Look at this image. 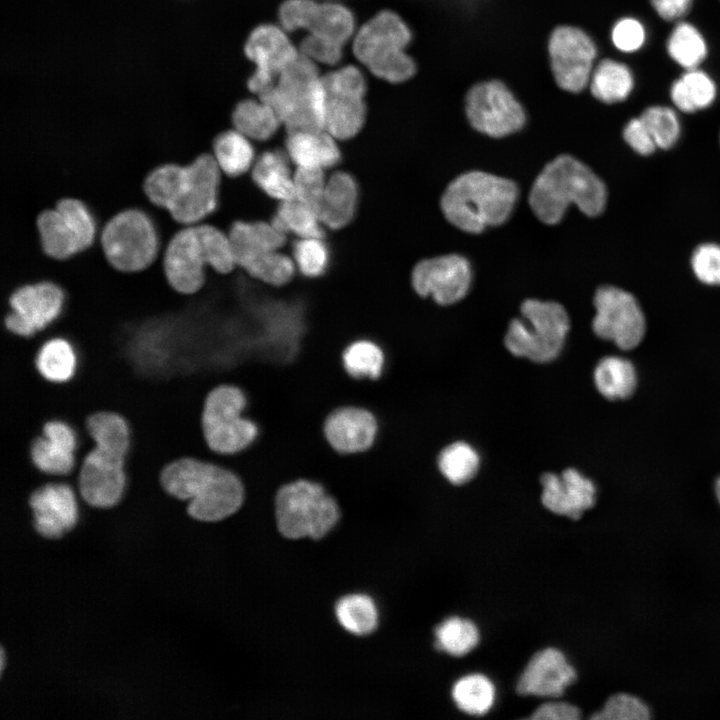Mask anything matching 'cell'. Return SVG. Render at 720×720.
<instances>
[{
    "label": "cell",
    "mask_w": 720,
    "mask_h": 720,
    "mask_svg": "<svg viewBox=\"0 0 720 720\" xmlns=\"http://www.w3.org/2000/svg\"><path fill=\"white\" fill-rule=\"evenodd\" d=\"M247 397L242 389L222 384L207 395L202 412V429L212 451L235 454L250 446L258 436L257 424L243 416Z\"/></svg>",
    "instance_id": "10"
},
{
    "label": "cell",
    "mask_w": 720,
    "mask_h": 720,
    "mask_svg": "<svg viewBox=\"0 0 720 720\" xmlns=\"http://www.w3.org/2000/svg\"><path fill=\"white\" fill-rule=\"evenodd\" d=\"M580 717V710L576 706L565 702H550L539 706L529 718L543 720H576Z\"/></svg>",
    "instance_id": "55"
},
{
    "label": "cell",
    "mask_w": 720,
    "mask_h": 720,
    "mask_svg": "<svg viewBox=\"0 0 720 720\" xmlns=\"http://www.w3.org/2000/svg\"><path fill=\"white\" fill-rule=\"evenodd\" d=\"M341 514L337 499L317 481L294 480L282 485L275 495V522L289 539H320L337 525Z\"/></svg>",
    "instance_id": "5"
},
{
    "label": "cell",
    "mask_w": 720,
    "mask_h": 720,
    "mask_svg": "<svg viewBox=\"0 0 720 720\" xmlns=\"http://www.w3.org/2000/svg\"><path fill=\"white\" fill-rule=\"evenodd\" d=\"M243 268L254 278L274 286L287 284L295 272L292 260L277 250L258 255Z\"/></svg>",
    "instance_id": "44"
},
{
    "label": "cell",
    "mask_w": 720,
    "mask_h": 720,
    "mask_svg": "<svg viewBox=\"0 0 720 720\" xmlns=\"http://www.w3.org/2000/svg\"><path fill=\"white\" fill-rule=\"evenodd\" d=\"M623 137L628 145L640 155H650L657 148L641 117L633 118L626 124Z\"/></svg>",
    "instance_id": "54"
},
{
    "label": "cell",
    "mask_w": 720,
    "mask_h": 720,
    "mask_svg": "<svg viewBox=\"0 0 720 720\" xmlns=\"http://www.w3.org/2000/svg\"><path fill=\"white\" fill-rule=\"evenodd\" d=\"M465 111L475 130L495 138L519 131L526 122L523 106L498 80L472 86L465 97Z\"/></svg>",
    "instance_id": "12"
},
{
    "label": "cell",
    "mask_w": 720,
    "mask_h": 720,
    "mask_svg": "<svg viewBox=\"0 0 720 720\" xmlns=\"http://www.w3.org/2000/svg\"><path fill=\"white\" fill-rule=\"evenodd\" d=\"M4 658H5V654H4L3 648H1V654H0V664H1L0 671L1 672H3V670H4Z\"/></svg>",
    "instance_id": "58"
},
{
    "label": "cell",
    "mask_w": 720,
    "mask_h": 720,
    "mask_svg": "<svg viewBox=\"0 0 720 720\" xmlns=\"http://www.w3.org/2000/svg\"><path fill=\"white\" fill-rule=\"evenodd\" d=\"M293 256L299 271L307 277L323 275L330 263L328 246L321 238H302L293 245Z\"/></svg>",
    "instance_id": "46"
},
{
    "label": "cell",
    "mask_w": 720,
    "mask_h": 720,
    "mask_svg": "<svg viewBox=\"0 0 720 720\" xmlns=\"http://www.w3.org/2000/svg\"><path fill=\"white\" fill-rule=\"evenodd\" d=\"M346 372L355 379L376 380L385 368V353L380 345L369 339H358L343 352Z\"/></svg>",
    "instance_id": "37"
},
{
    "label": "cell",
    "mask_w": 720,
    "mask_h": 720,
    "mask_svg": "<svg viewBox=\"0 0 720 720\" xmlns=\"http://www.w3.org/2000/svg\"><path fill=\"white\" fill-rule=\"evenodd\" d=\"M471 280L469 261L457 254L422 260L412 272V285L417 294L431 296L440 305L454 304L463 299Z\"/></svg>",
    "instance_id": "18"
},
{
    "label": "cell",
    "mask_w": 720,
    "mask_h": 720,
    "mask_svg": "<svg viewBox=\"0 0 720 720\" xmlns=\"http://www.w3.org/2000/svg\"><path fill=\"white\" fill-rule=\"evenodd\" d=\"M520 311L521 317L510 322L505 334L508 351L536 363L555 360L570 328L565 308L554 301L527 299Z\"/></svg>",
    "instance_id": "7"
},
{
    "label": "cell",
    "mask_w": 720,
    "mask_h": 720,
    "mask_svg": "<svg viewBox=\"0 0 720 720\" xmlns=\"http://www.w3.org/2000/svg\"><path fill=\"white\" fill-rule=\"evenodd\" d=\"M65 302V290L53 280L24 283L16 287L8 298L5 326L15 335L31 337L59 318Z\"/></svg>",
    "instance_id": "13"
},
{
    "label": "cell",
    "mask_w": 720,
    "mask_h": 720,
    "mask_svg": "<svg viewBox=\"0 0 720 720\" xmlns=\"http://www.w3.org/2000/svg\"><path fill=\"white\" fill-rule=\"evenodd\" d=\"M548 55L553 77L561 89L578 93L589 84L597 49L582 29L556 27L548 40Z\"/></svg>",
    "instance_id": "15"
},
{
    "label": "cell",
    "mask_w": 720,
    "mask_h": 720,
    "mask_svg": "<svg viewBox=\"0 0 720 720\" xmlns=\"http://www.w3.org/2000/svg\"><path fill=\"white\" fill-rule=\"evenodd\" d=\"M359 190L354 177L345 172L335 173L326 183L318 210L322 224L339 229L353 219L358 203Z\"/></svg>",
    "instance_id": "25"
},
{
    "label": "cell",
    "mask_w": 720,
    "mask_h": 720,
    "mask_svg": "<svg viewBox=\"0 0 720 720\" xmlns=\"http://www.w3.org/2000/svg\"><path fill=\"white\" fill-rule=\"evenodd\" d=\"M205 265L195 225L184 226L174 233L162 259L168 285L179 294L198 293L205 284Z\"/></svg>",
    "instance_id": "19"
},
{
    "label": "cell",
    "mask_w": 720,
    "mask_h": 720,
    "mask_svg": "<svg viewBox=\"0 0 720 720\" xmlns=\"http://www.w3.org/2000/svg\"><path fill=\"white\" fill-rule=\"evenodd\" d=\"M317 2L314 0H286L279 9V20L285 31L307 29Z\"/></svg>",
    "instance_id": "51"
},
{
    "label": "cell",
    "mask_w": 720,
    "mask_h": 720,
    "mask_svg": "<svg viewBox=\"0 0 720 720\" xmlns=\"http://www.w3.org/2000/svg\"><path fill=\"white\" fill-rule=\"evenodd\" d=\"M35 227L40 248L55 261H65L88 250L97 234L96 219L87 204L70 196L43 209L36 217Z\"/></svg>",
    "instance_id": "9"
},
{
    "label": "cell",
    "mask_w": 720,
    "mask_h": 720,
    "mask_svg": "<svg viewBox=\"0 0 720 720\" xmlns=\"http://www.w3.org/2000/svg\"><path fill=\"white\" fill-rule=\"evenodd\" d=\"M228 236L236 264L242 267L262 253L278 250L286 240L284 232L265 222H235Z\"/></svg>",
    "instance_id": "24"
},
{
    "label": "cell",
    "mask_w": 720,
    "mask_h": 720,
    "mask_svg": "<svg viewBox=\"0 0 720 720\" xmlns=\"http://www.w3.org/2000/svg\"><path fill=\"white\" fill-rule=\"evenodd\" d=\"M160 482L167 494L188 501V516L200 523L229 519L245 500L244 484L235 472L194 457L167 464L161 471Z\"/></svg>",
    "instance_id": "1"
},
{
    "label": "cell",
    "mask_w": 720,
    "mask_h": 720,
    "mask_svg": "<svg viewBox=\"0 0 720 720\" xmlns=\"http://www.w3.org/2000/svg\"><path fill=\"white\" fill-rule=\"evenodd\" d=\"M195 227L206 265L218 273H229L237 265L229 236L210 224Z\"/></svg>",
    "instance_id": "43"
},
{
    "label": "cell",
    "mask_w": 720,
    "mask_h": 720,
    "mask_svg": "<svg viewBox=\"0 0 720 720\" xmlns=\"http://www.w3.org/2000/svg\"><path fill=\"white\" fill-rule=\"evenodd\" d=\"M606 200L603 181L588 166L567 154L543 168L529 195L532 211L548 225L561 221L572 204L587 216H597L604 210Z\"/></svg>",
    "instance_id": "2"
},
{
    "label": "cell",
    "mask_w": 720,
    "mask_h": 720,
    "mask_svg": "<svg viewBox=\"0 0 720 720\" xmlns=\"http://www.w3.org/2000/svg\"><path fill=\"white\" fill-rule=\"evenodd\" d=\"M40 375L53 383L69 381L75 374L77 354L71 342L64 337L56 336L45 341L35 360Z\"/></svg>",
    "instance_id": "29"
},
{
    "label": "cell",
    "mask_w": 720,
    "mask_h": 720,
    "mask_svg": "<svg viewBox=\"0 0 720 720\" xmlns=\"http://www.w3.org/2000/svg\"><path fill=\"white\" fill-rule=\"evenodd\" d=\"M695 276L708 285L720 284V246L705 243L698 246L691 258Z\"/></svg>",
    "instance_id": "49"
},
{
    "label": "cell",
    "mask_w": 720,
    "mask_h": 720,
    "mask_svg": "<svg viewBox=\"0 0 720 720\" xmlns=\"http://www.w3.org/2000/svg\"><path fill=\"white\" fill-rule=\"evenodd\" d=\"M589 85L596 99L613 104L628 97L633 88V76L625 64L604 59L594 67Z\"/></svg>",
    "instance_id": "30"
},
{
    "label": "cell",
    "mask_w": 720,
    "mask_h": 720,
    "mask_svg": "<svg viewBox=\"0 0 720 720\" xmlns=\"http://www.w3.org/2000/svg\"><path fill=\"white\" fill-rule=\"evenodd\" d=\"M323 430L333 449L342 454H355L373 446L378 421L373 412L366 408L341 406L327 416Z\"/></svg>",
    "instance_id": "20"
},
{
    "label": "cell",
    "mask_w": 720,
    "mask_h": 720,
    "mask_svg": "<svg viewBox=\"0 0 720 720\" xmlns=\"http://www.w3.org/2000/svg\"><path fill=\"white\" fill-rule=\"evenodd\" d=\"M670 95L679 110L692 113L712 104L716 87L706 73L691 69L672 84Z\"/></svg>",
    "instance_id": "34"
},
{
    "label": "cell",
    "mask_w": 720,
    "mask_h": 720,
    "mask_svg": "<svg viewBox=\"0 0 720 720\" xmlns=\"http://www.w3.org/2000/svg\"><path fill=\"white\" fill-rule=\"evenodd\" d=\"M452 697L460 710L471 715H483L495 700V687L484 675L470 674L453 686Z\"/></svg>",
    "instance_id": "39"
},
{
    "label": "cell",
    "mask_w": 720,
    "mask_h": 720,
    "mask_svg": "<svg viewBox=\"0 0 720 720\" xmlns=\"http://www.w3.org/2000/svg\"><path fill=\"white\" fill-rule=\"evenodd\" d=\"M293 180L295 199L311 208L318 215L326 187L323 169L298 167Z\"/></svg>",
    "instance_id": "48"
},
{
    "label": "cell",
    "mask_w": 720,
    "mask_h": 720,
    "mask_svg": "<svg viewBox=\"0 0 720 720\" xmlns=\"http://www.w3.org/2000/svg\"><path fill=\"white\" fill-rule=\"evenodd\" d=\"M221 170L213 155L203 153L184 164L176 195L167 209L174 222L199 224L218 207Z\"/></svg>",
    "instance_id": "11"
},
{
    "label": "cell",
    "mask_w": 720,
    "mask_h": 720,
    "mask_svg": "<svg viewBox=\"0 0 720 720\" xmlns=\"http://www.w3.org/2000/svg\"><path fill=\"white\" fill-rule=\"evenodd\" d=\"M252 177L262 191L275 199L289 201L296 198L288 158L279 150L264 152L255 163Z\"/></svg>",
    "instance_id": "28"
},
{
    "label": "cell",
    "mask_w": 720,
    "mask_h": 720,
    "mask_svg": "<svg viewBox=\"0 0 720 720\" xmlns=\"http://www.w3.org/2000/svg\"><path fill=\"white\" fill-rule=\"evenodd\" d=\"M106 262L122 273L144 272L156 260L160 239L152 218L140 208H124L114 213L100 234Z\"/></svg>",
    "instance_id": "8"
},
{
    "label": "cell",
    "mask_w": 720,
    "mask_h": 720,
    "mask_svg": "<svg viewBox=\"0 0 720 720\" xmlns=\"http://www.w3.org/2000/svg\"><path fill=\"white\" fill-rule=\"evenodd\" d=\"M518 193L516 183L510 179L469 171L447 186L440 205L451 224L468 233H480L508 219Z\"/></svg>",
    "instance_id": "3"
},
{
    "label": "cell",
    "mask_w": 720,
    "mask_h": 720,
    "mask_svg": "<svg viewBox=\"0 0 720 720\" xmlns=\"http://www.w3.org/2000/svg\"><path fill=\"white\" fill-rule=\"evenodd\" d=\"M641 119L648 128L657 148L668 149L679 138L680 124L676 113L664 106H650L643 111Z\"/></svg>",
    "instance_id": "45"
},
{
    "label": "cell",
    "mask_w": 720,
    "mask_h": 720,
    "mask_svg": "<svg viewBox=\"0 0 720 720\" xmlns=\"http://www.w3.org/2000/svg\"><path fill=\"white\" fill-rule=\"evenodd\" d=\"M542 485V504L551 512L579 519L595 503L596 487L578 470L568 468L560 475L544 473Z\"/></svg>",
    "instance_id": "21"
},
{
    "label": "cell",
    "mask_w": 720,
    "mask_h": 720,
    "mask_svg": "<svg viewBox=\"0 0 720 720\" xmlns=\"http://www.w3.org/2000/svg\"><path fill=\"white\" fill-rule=\"evenodd\" d=\"M611 37L617 49L623 52H633L642 46L645 31L639 21L633 18H623L614 25Z\"/></svg>",
    "instance_id": "53"
},
{
    "label": "cell",
    "mask_w": 720,
    "mask_h": 720,
    "mask_svg": "<svg viewBox=\"0 0 720 720\" xmlns=\"http://www.w3.org/2000/svg\"><path fill=\"white\" fill-rule=\"evenodd\" d=\"M245 53L256 65L248 79V87L260 96L276 83L281 72L299 55V50L283 29L264 24L249 35Z\"/></svg>",
    "instance_id": "17"
},
{
    "label": "cell",
    "mask_w": 720,
    "mask_h": 720,
    "mask_svg": "<svg viewBox=\"0 0 720 720\" xmlns=\"http://www.w3.org/2000/svg\"><path fill=\"white\" fill-rule=\"evenodd\" d=\"M335 614L346 631L358 636L372 633L378 624L376 604L365 594L342 597L335 606Z\"/></svg>",
    "instance_id": "36"
},
{
    "label": "cell",
    "mask_w": 720,
    "mask_h": 720,
    "mask_svg": "<svg viewBox=\"0 0 720 720\" xmlns=\"http://www.w3.org/2000/svg\"><path fill=\"white\" fill-rule=\"evenodd\" d=\"M272 223L282 232H292L302 238H322L324 236L318 215L297 199L282 201Z\"/></svg>",
    "instance_id": "40"
},
{
    "label": "cell",
    "mask_w": 720,
    "mask_h": 720,
    "mask_svg": "<svg viewBox=\"0 0 720 720\" xmlns=\"http://www.w3.org/2000/svg\"><path fill=\"white\" fill-rule=\"evenodd\" d=\"M237 130L219 134L213 143V156L222 172L231 177L245 173L254 160V149Z\"/></svg>",
    "instance_id": "35"
},
{
    "label": "cell",
    "mask_w": 720,
    "mask_h": 720,
    "mask_svg": "<svg viewBox=\"0 0 720 720\" xmlns=\"http://www.w3.org/2000/svg\"><path fill=\"white\" fill-rule=\"evenodd\" d=\"M480 458L468 443L458 441L445 447L439 454L437 466L441 474L452 484L462 485L477 474Z\"/></svg>",
    "instance_id": "38"
},
{
    "label": "cell",
    "mask_w": 720,
    "mask_h": 720,
    "mask_svg": "<svg viewBox=\"0 0 720 720\" xmlns=\"http://www.w3.org/2000/svg\"><path fill=\"white\" fill-rule=\"evenodd\" d=\"M343 46L308 34L300 43L299 52L313 62L334 65L342 58Z\"/></svg>",
    "instance_id": "52"
},
{
    "label": "cell",
    "mask_w": 720,
    "mask_h": 720,
    "mask_svg": "<svg viewBox=\"0 0 720 720\" xmlns=\"http://www.w3.org/2000/svg\"><path fill=\"white\" fill-rule=\"evenodd\" d=\"M667 50L670 57L687 70L695 69L707 53L704 38L690 23H679L673 29Z\"/></svg>",
    "instance_id": "42"
},
{
    "label": "cell",
    "mask_w": 720,
    "mask_h": 720,
    "mask_svg": "<svg viewBox=\"0 0 720 720\" xmlns=\"http://www.w3.org/2000/svg\"><path fill=\"white\" fill-rule=\"evenodd\" d=\"M259 99L272 107L288 132L325 130L322 78L316 63L300 52Z\"/></svg>",
    "instance_id": "4"
},
{
    "label": "cell",
    "mask_w": 720,
    "mask_h": 720,
    "mask_svg": "<svg viewBox=\"0 0 720 720\" xmlns=\"http://www.w3.org/2000/svg\"><path fill=\"white\" fill-rule=\"evenodd\" d=\"M287 154L298 167L325 169L337 165L341 152L329 133L295 131L286 140Z\"/></svg>",
    "instance_id": "26"
},
{
    "label": "cell",
    "mask_w": 720,
    "mask_h": 720,
    "mask_svg": "<svg viewBox=\"0 0 720 720\" xmlns=\"http://www.w3.org/2000/svg\"><path fill=\"white\" fill-rule=\"evenodd\" d=\"M325 91L348 93L364 97L366 82L355 66H345L321 77Z\"/></svg>",
    "instance_id": "50"
},
{
    "label": "cell",
    "mask_w": 720,
    "mask_h": 720,
    "mask_svg": "<svg viewBox=\"0 0 720 720\" xmlns=\"http://www.w3.org/2000/svg\"><path fill=\"white\" fill-rule=\"evenodd\" d=\"M31 525L46 539H58L70 532L80 520V500L74 486L51 476L32 491L28 498Z\"/></svg>",
    "instance_id": "16"
},
{
    "label": "cell",
    "mask_w": 720,
    "mask_h": 720,
    "mask_svg": "<svg viewBox=\"0 0 720 720\" xmlns=\"http://www.w3.org/2000/svg\"><path fill=\"white\" fill-rule=\"evenodd\" d=\"M411 31L396 13L385 10L366 22L354 37L356 58L375 76L401 83L416 72L414 60L406 52Z\"/></svg>",
    "instance_id": "6"
},
{
    "label": "cell",
    "mask_w": 720,
    "mask_h": 720,
    "mask_svg": "<svg viewBox=\"0 0 720 720\" xmlns=\"http://www.w3.org/2000/svg\"><path fill=\"white\" fill-rule=\"evenodd\" d=\"M77 446L75 430L65 421L53 419L44 424L42 434L33 440L30 455L42 473L66 477L75 468Z\"/></svg>",
    "instance_id": "22"
},
{
    "label": "cell",
    "mask_w": 720,
    "mask_h": 720,
    "mask_svg": "<svg viewBox=\"0 0 720 720\" xmlns=\"http://www.w3.org/2000/svg\"><path fill=\"white\" fill-rule=\"evenodd\" d=\"M715 491H716V496H717V498H718V501H719V503H720V478H718L717 481H716Z\"/></svg>",
    "instance_id": "57"
},
{
    "label": "cell",
    "mask_w": 720,
    "mask_h": 720,
    "mask_svg": "<svg viewBox=\"0 0 720 720\" xmlns=\"http://www.w3.org/2000/svg\"><path fill=\"white\" fill-rule=\"evenodd\" d=\"M354 16L345 6L318 3L307 27L308 34L343 46L353 35Z\"/></svg>",
    "instance_id": "31"
},
{
    "label": "cell",
    "mask_w": 720,
    "mask_h": 720,
    "mask_svg": "<svg viewBox=\"0 0 720 720\" xmlns=\"http://www.w3.org/2000/svg\"><path fill=\"white\" fill-rule=\"evenodd\" d=\"M435 637L437 649L459 657L476 647L479 642V631L468 619L450 617L436 627Z\"/></svg>",
    "instance_id": "41"
},
{
    "label": "cell",
    "mask_w": 720,
    "mask_h": 720,
    "mask_svg": "<svg viewBox=\"0 0 720 720\" xmlns=\"http://www.w3.org/2000/svg\"><path fill=\"white\" fill-rule=\"evenodd\" d=\"M595 385L605 398L625 399L636 387V372L627 359L608 356L599 361L594 370Z\"/></svg>",
    "instance_id": "32"
},
{
    "label": "cell",
    "mask_w": 720,
    "mask_h": 720,
    "mask_svg": "<svg viewBox=\"0 0 720 720\" xmlns=\"http://www.w3.org/2000/svg\"><path fill=\"white\" fill-rule=\"evenodd\" d=\"M693 0H651L658 15L667 21L683 17L690 9Z\"/></svg>",
    "instance_id": "56"
},
{
    "label": "cell",
    "mask_w": 720,
    "mask_h": 720,
    "mask_svg": "<svg viewBox=\"0 0 720 720\" xmlns=\"http://www.w3.org/2000/svg\"><path fill=\"white\" fill-rule=\"evenodd\" d=\"M575 679V669L563 653L555 648H547L530 659L516 689L521 695L559 696Z\"/></svg>",
    "instance_id": "23"
},
{
    "label": "cell",
    "mask_w": 720,
    "mask_h": 720,
    "mask_svg": "<svg viewBox=\"0 0 720 720\" xmlns=\"http://www.w3.org/2000/svg\"><path fill=\"white\" fill-rule=\"evenodd\" d=\"M599 720H646L650 718L647 705L639 698L619 693L611 696L603 708L591 716Z\"/></svg>",
    "instance_id": "47"
},
{
    "label": "cell",
    "mask_w": 720,
    "mask_h": 720,
    "mask_svg": "<svg viewBox=\"0 0 720 720\" xmlns=\"http://www.w3.org/2000/svg\"><path fill=\"white\" fill-rule=\"evenodd\" d=\"M325 94V130L337 139L352 138L360 131L365 122L364 97L327 91Z\"/></svg>",
    "instance_id": "27"
},
{
    "label": "cell",
    "mask_w": 720,
    "mask_h": 720,
    "mask_svg": "<svg viewBox=\"0 0 720 720\" xmlns=\"http://www.w3.org/2000/svg\"><path fill=\"white\" fill-rule=\"evenodd\" d=\"M232 121L237 131L256 140L270 138L281 124L276 112L261 99H247L238 103Z\"/></svg>",
    "instance_id": "33"
},
{
    "label": "cell",
    "mask_w": 720,
    "mask_h": 720,
    "mask_svg": "<svg viewBox=\"0 0 720 720\" xmlns=\"http://www.w3.org/2000/svg\"><path fill=\"white\" fill-rule=\"evenodd\" d=\"M593 301L596 314L592 328L598 337L613 341L623 350L633 349L641 342L645 318L632 294L618 287L602 286Z\"/></svg>",
    "instance_id": "14"
}]
</instances>
